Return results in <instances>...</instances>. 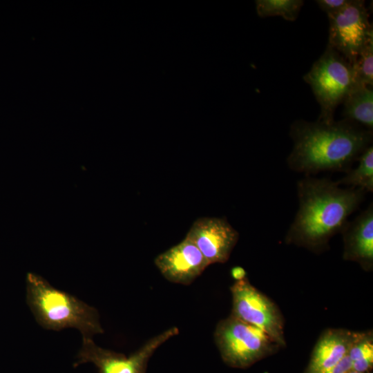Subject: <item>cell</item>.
Returning a JSON list of instances; mask_svg holds the SVG:
<instances>
[{
	"label": "cell",
	"instance_id": "3",
	"mask_svg": "<svg viewBox=\"0 0 373 373\" xmlns=\"http://www.w3.org/2000/svg\"><path fill=\"white\" fill-rule=\"evenodd\" d=\"M27 303L37 321L44 328L79 330L83 338L104 332L97 309L74 296L55 288L42 277H26Z\"/></svg>",
	"mask_w": 373,
	"mask_h": 373
},
{
	"label": "cell",
	"instance_id": "7",
	"mask_svg": "<svg viewBox=\"0 0 373 373\" xmlns=\"http://www.w3.org/2000/svg\"><path fill=\"white\" fill-rule=\"evenodd\" d=\"M327 45L352 66L365 44L373 39L372 26L362 0H350L339 12L328 15Z\"/></svg>",
	"mask_w": 373,
	"mask_h": 373
},
{
	"label": "cell",
	"instance_id": "20",
	"mask_svg": "<svg viewBox=\"0 0 373 373\" xmlns=\"http://www.w3.org/2000/svg\"><path fill=\"white\" fill-rule=\"evenodd\" d=\"M245 271L240 267H235L231 269V275L236 280H241L245 278Z\"/></svg>",
	"mask_w": 373,
	"mask_h": 373
},
{
	"label": "cell",
	"instance_id": "12",
	"mask_svg": "<svg viewBox=\"0 0 373 373\" xmlns=\"http://www.w3.org/2000/svg\"><path fill=\"white\" fill-rule=\"evenodd\" d=\"M358 335L344 330H329L319 339L304 373H318L337 365Z\"/></svg>",
	"mask_w": 373,
	"mask_h": 373
},
{
	"label": "cell",
	"instance_id": "17",
	"mask_svg": "<svg viewBox=\"0 0 373 373\" xmlns=\"http://www.w3.org/2000/svg\"><path fill=\"white\" fill-rule=\"evenodd\" d=\"M358 86L373 85V39H370L358 55L352 66Z\"/></svg>",
	"mask_w": 373,
	"mask_h": 373
},
{
	"label": "cell",
	"instance_id": "15",
	"mask_svg": "<svg viewBox=\"0 0 373 373\" xmlns=\"http://www.w3.org/2000/svg\"><path fill=\"white\" fill-rule=\"evenodd\" d=\"M257 14L260 17L279 16L287 21H295L304 4L303 0H256Z\"/></svg>",
	"mask_w": 373,
	"mask_h": 373
},
{
	"label": "cell",
	"instance_id": "19",
	"mask_svg": "<svg viewBox=\"0 0 373 373\" xmlns=\"http://www.w3.org/2000/svg\"><path fill=\"white\" fill-rule=\"evenodd\" d=\"M352 370V362L346 355L337 365L335 366L320 372L318 373H348Z\"/></svg>",
	"mask_w": 373,
	"mask_h": 373
},
{
	"label": "cell",
	"instance_id": "4",
	"mask_svg": "<svg viewBox=\"0 0 373 373\" xmlns=\"http://www.w3.org/2000/svg\"><path fill=\"white\" fill-rule=\"evenodd\" d=\"M320 106L318 121L332 123L336 108L358 86L352 66L336 50L327 46L323 55L303 76Z\"/></svg>",
	"mask_w": 373,
	"mask_h": 373
},
{
	"label": "cell",
	"instance_id": "5",
	"mask_svg": "<svg viewBox=\"0 0 373 373\" xmlns=\"http://www.w3.org/2000/svg\"><path fill=\"white\" fill-rule=\"evenodd\" d=\"M214 339L222 361L247 368L273 353L278 345L264 331L231 315L217 325Z\"/></svg>",
	"mask_w": 373,
	"mask_h": 373
},
{
	"label": "cell",
	"instance_id": "9",
	"mask_svg": "<svg viewBox=\"0 0 373 373\" xmlns=\"http://www.w3.org/2000/svg\"><path fill=\"white\" fill-rule=\"evenodd\" d=\"M238 238V232L221 218L197 219L185 237L198 247L209 265L227 262Z\"/></svg>",
	"mask_w": 373,
	"mask_h": 373
},
{
	"label": "cell",
	"instance_id": "1",
	"mask_svg": "<svg viewBox=\"0 0 373 373\" xmlns=\"http://www.w3.org/2000/svg\"><path fill=\"white\" fill-rule=\"evenodd\" d=\"M289 135L294 145L287 165L307 176L327 171L346 173L372 145L373 135L372 131L345 119L329 124L296 120Z\"/></svg>",
	"mask_w": 373,
	"mask_h": 373
},
{
	"label": "cell",
	"instance_id": "10",
	"mask_svg": "<svg viewBox=\"0 0 373 373\" xmlns=\"http://www.w3.org/2000/svg\"><path fill=\"white\" fill-rule=\"evenodd\" d=\"M154 262L167 280L184 285L192 283L209 265L198 247L186 238L159 254Z\"/></svg>",
	"mask_w": 373,
	"mask_h": 373
},
{
	"label": "cell",
	"instance_id": "6",
	"mask_svg": "<svg viewBox=\"0 0 373 373\" xmlns=\"http://www.w3.org/2000/svg\"><path fill=\"white\" fill-rule=\"evenodd\" d=\"M178 334L179 329L172 327L150 338L128 356L100 347L91 338H83L75 365L91 363L99 373H146L148 363L157 348Z\"/></svg>",
	"mask_w": 373,
	"mask_h": 373
},
{
	"label": "cell",
	"instance_id": "11",
	"mask_svg": "<svg viewBox=\"0 0 373 373\" xmlns=\"http://www.w3.org/2000/svg\"><path fill=\"white\" fill-rule=\"evenodd\" d=\"M341 232L345 241V257L370 267L373 260V204L347 221Z\"/></svg>",
	"mask_w": 373,
	"mask_h": 373
},
{
	"label": "cell",
	"instance_id": "13",
	"mask_svg": "<svg viewBox=\"0 0 373 373\" xmlns=\"http://www.w3.org/2000/svg\"><path fill=\"white\" fill-rule=\"evenodd\" d=\"M344 119L370 131L373 130L372 86L354 88L343 102Z\"/></svg>",
	"mask_w": 373,
	"mask_h": 373
},
{
	"label": "cell",
	"instance_id": "2",
	"mask_svg": "<svg viewBox=\"0 0 373 373\" xmlns=\"http://www.w3.org/2000/svg\"><path fill=\"white\" fill-rule=\"evenodd\" d=\"M298 209L287 238L309 247H319L341 232L348 217L364 200L365 192L341 188L326 178L306 176L297 184Z\"/></svg>",
	"mask_w": 373,
	"mask_h": 373
},
{
	"label": "cell",
	"instance_id": "21",
	"mask_svg": "<svg viewBox=\"0 0 373 373\" xmlns=\"http://www.w3.org/2000/svg\"><path fill=\"white\" fill-rule=\"evenodd\" d=\"M348 373H363V372H356V371H354V370H350Z\"/></svg>",
	"mask_w": 373,
	"mask_h": 373
},
{
	"label": "cell",
	"instance_id": "18",
	"mask_svg": "<svg viewBox=\"0 0 373 373\" xmlns=\"http://www.w3.org/2000/svg\"><path fill=\"white\" fill-rule=\"evenodd\" d=\"M350 0H316V3L327 16L339 12Z\"/></svg>",
	"mask_w": 373,
	"mask_h": 373
},
{
	"label": "cell",
	"instance_id": "14",
	"mask_svg": "<svg viewBox=\"0 0 373 373\" xmlns=\"http://www.w3.org/2000/svg\"><path fill=\"white\" fill-rule=\"evenodd\" d=\"M358 164L350 169L346 175L336 183L360 189L365 192L373 191V147H367L358 159Z\"/></svg>",
	"mask_w": 373,
	"mask_h": 373
},
{
	"label": "cell",
	"instance_id": "16",
	"mask_svg": "<svg viewBox=\"0 0 373 373\" xmlns=\"http://www.w3.org/2000/svg\"><path fill=\"white\" fill-rule=\"evenodd\" d=\"M352 370L367 373L373 365V343L370 336L358 335L347 354Z\"/></svg>",
	"mask_w": 373,
	"mask_h": 373
},
{
	"label": "cell",
	"instance_id": "8",
	"mask_svg": "<svg viewBox=\"0 0 373 373\" xmlns=\"http://www.w3.org/2000/svg\"><path fill=\"white\" fill-rule=\"evenodd\" d=\"M231 316L267 333L278 345H285L283 323L276 305L245 278L231 286Z\"/></svg>",
	"mask_w": 373,
	"mask_h": 373
}]
</instances>
